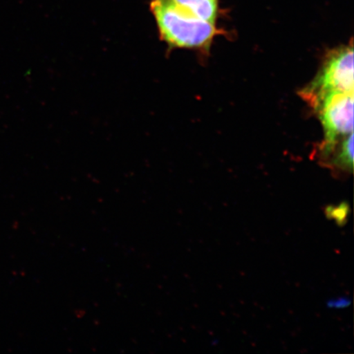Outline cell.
<instances>
[{"mask_svg":"<svg viewBox=\"0 0 354 354\" xmlns=\"http://www.w3.org/2000/svg\"><path fill=\"white\" fill-rule=\"evenodd\" d=\"M150 8L161 37L171 46H207L218 32L215 24L198 19L172 0H152Z\"/></svg>","mask_w":354,"mask_h":354,"instance_id":"1","label":"cell"},{"mask_svg":"<svg viewBox=\"0 0 354 354\" xmlns=\"http://www.w3.org/2000/svg\"><path fill=\"white\" fill-rule=\"evenodd\" d=\"M353 48L344 47L326 60L319 76L303 92L313 105L323 97L336 92H353Z\"/></svg>","mask_w":354,"mask_h":354,"instance_id":"2","label":"cell"},{"mask_svg":"<svg viewBox=\"0 0 354 354\" xmlns=\"http://www.w3.org/2000/svg\"><path fill=\"white\" fill-rule=\"evenodd\" d=\"M314 105L320 114L325 149L353 133V92L332 93Z\"/></svg>","mask_w":354,"mask_h":354,"instance_id":"3","label":"cell"},{"mask_svg":"<svg viewBox=\"0 0 354 354\" xmlns=\"http://www.w3.org/2000/svg\"><path fill=\"white\" fill-rule=\"evenodd\" d=\"M177 6L203 21L216 24L218 0H172Z\"/></svg>","mask_w":354,"mask_h":354,"instance_id":"4","label":"cell"},{"mask_svg":"<svg viewBox=\"0 0 354 354\" xmlns=\"http://www.w3.org/2000/svg\"><path fill=\"white\" fill-rule=\"evenodd\" d=\"M331 165L339 169L353 171V133L344 137L337 154Z\"/></svg>","mask_w":354,"mask_h":354,"instance_id":"5","label":"cell"},{"mask_svg":"<svg viewBox=\"0 0 354 354\" xmlns=\"http://www.w3.org/2000/svg\"><path fill=\"white\" fill-rule=\"evenodd\" d=\"M326 212L329 218L334 219L336 221V223L342 225L346 223L348 205L347 203H342L338 207H328Z\"/></svg>","mask_w":354,"mask_h":354,"instance_id":"6","label":"cell"}]
</instances>
